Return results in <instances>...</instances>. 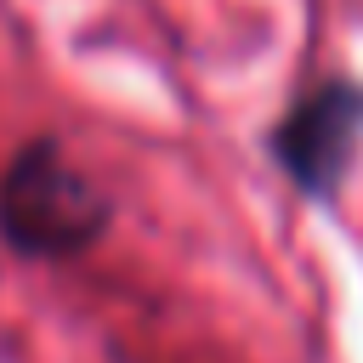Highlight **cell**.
<instances>
[{"label": "cell", "instance_id": "1", "mask_svg": "<svg viewBox=\"0 0 363 363\" xmlns=\"http://www.w3.org/2000/svg\"><path fill=\"white\" fill-rule=\"evenodd\" d=\"M108 221L102 193L57 153V147H28L11 159L0 182V227L17 250L28 255H74L91 244Z\"/></svg>", "mask_w": 363, "mask_h": 363}, {"label": "cell", "instance_id": "2", "mask_svg": "<svg viewBox=\"0 0 363 363\" xmlns=\"http://www.w3.org/2000/svg\"><path fill=\"white\" fill-rule=\"evenodd\" d=\"M357 130H363V91L346 85V79H329L289 108V119L278 130V159L295 182L329 187L346 170Z\"/></svg>", "mask_w": 363, "mask_h": 363}]
</instances>
